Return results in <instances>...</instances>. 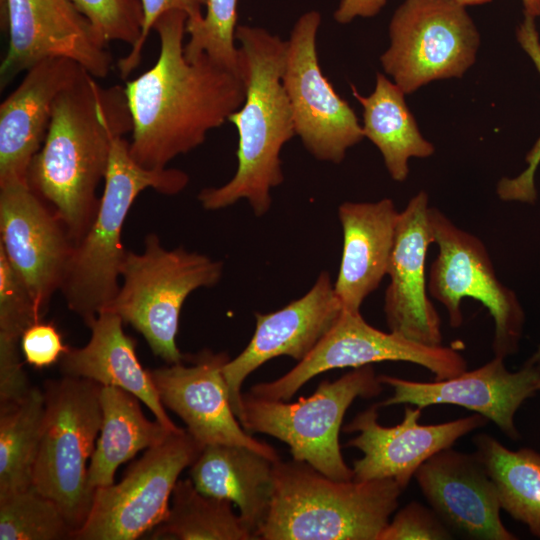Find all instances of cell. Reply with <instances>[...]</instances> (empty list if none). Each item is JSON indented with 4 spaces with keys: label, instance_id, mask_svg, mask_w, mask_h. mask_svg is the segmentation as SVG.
Here are the masks:
<instances>
[{
    "label": "cell",
    "instance_id": "1",
    "mask_svg": "<svg viewBox=\"0 0 540 540\" xmlns=\"http://www.w3.org/2000/svg\"><path fill=\"white\" fill-rule=\"evenodd\" d=\"M187 19L180 10L157 19L156 62L123 86L132 121L130 154L147 169H165L177 156L203 144L208 132L228 121L245 99L240 74L207 55L186 58Z\"/></svg>",
    "mask_w": 540,
    "mask_h": 540
},
{
    "label": "cell",
    "instance_id": "2",
    "mask_svg": "<svg viewBox=\"0 0 540 540\" xmlns=\"http://www.w3.org/2000/svg\"><path fill=\"white\" fill-rule=\"evenodd\" d=\"M132 131L124 87L81 75L56 98L46 138L27 173L28 186L51 208L76 244L97 213L112 137Z\"/></svg>",
    "mask_w": 540,
    "mask_h": 540
},
{
    "label": "cell",
    "instance_id": "3",
    "mask_svg": "<svg viewBox=\"0 0 540 540\" xmlns=\"http://www.w3.org/2000/svg\"><path fill=\"white\" fill-rule=\"evenodd\" d=\"M235 39L245 88L242 106L228 117L238 134L237 170L224 185L202 189L198 200L206 210H219L246 199L263 216L271 190L284 180L280 152L296 136L282 82L287 40L249 25H238Z\"/></svg>",
    "mask_w": 540,
    "mask_h": 540
},
{
    "label": "cell",
    "instance_id": "4",
    "mask_svg": "<svg viewBox=\"0 0 540 540\" xmlns=\"http://www.w3.org/2000/svg\"><path fill=\"white\" fill-rule=\"evenodd\" d=\"M403 489L393 479L336 480L301 461L273 466L262 540H378Z\"/></svg>",
    "mask_w": 540,
    "mask_h": 540
},
{
    "label": "cell",
    "instance_id": "5",
    "mask_svg": "<svg viewBox=\"0 0 540 540\" xmlns=\"http://www.w3.org/2000/svg\"><path fill=\"white\" fill-rule=\"evenodd\" d=\"M124 135L112 137L103 193L92 224L74 244L62 292L68 308L89 326L115 298L127 253L121 233L137 196L146 189L164 195L180 193L189 176L174 168L147 169L131 156Z\"/></svg>",
    "mask_w": 540,
    "mask_h": 540
},
{
    "label": "cell",
    "instance_id": "6",
    "mask_svg": "<svg viewBox=\"0 0 540 540\" xmlns=\"http://www.w3.org/2000/svg\"><path fill=\"white\" fill-rule=\"evenodd\" d=\"M222 273V261L182 246L167 250L151 233L142 253L127 250L122 283L104 311L138 331L154 355L167 364L179 363L185 357L176 344L182 306L193 291L215 286Z\"/></svg>",
    "mask_w": 540,
    "mask_h": 540
},
{
    "label": "cell",
    "instance_id": "7",
    "mask_svg": "<svg viewBox=\"0 0 540 540\" xmlns=\"http://www.w3.org/2000/svg\"><path fill=\"white\" fill-rule=\"evenodd\" d=\"M100 388L69 376L44 383L45 416L32 486L58 505L73 532L93 502L87 462L102 425Z\"/></svg>",
    "mask_w": 540,
    "mask_h": 540
},
{
    "label": "cell",
    "instance_id": "8",
    "mask_svg": "<svg viewBox=\"0 0 540 540\" xmlns=\"http://www.w3.org/2000/svg\"><path fill=\"white\" fill-rule=\"evenodd\" d=\"M372 365L354 368L335 381H322L307 398L289 403L242 396L238 417L249 433H263L286 443L293 460L309 464L336 480H351L353 469L343 459L339 433L344 415L358 398H372L383 390Z\"/></svg>",
    "mask_w": 540,
    "mask_h": 540
},
{
    "label": "cell",
    "instance_id": "9",
    "mask_svg": "<svg viewBox=\"0 0 540 540\" xmlns=\"http://www.w3.org/2000/svg\"><path fill=\"white\" fill-rule=\"evenodd\" d=\"M429 221L438 247L428 277L429 294L445 307L453 328L463 323V299L480 302L494 321V356L515 354L525 313L516 293L497 277L486 246L435 207L429 209Z\"/></svg>",
    "mask_w": 540,
    "mask_h": 540
},
{
    "label": "cell",
    "instance_id": "10",
    "mask_svg": "<svg viewBox=\"0 0 540 540\" xmlns=\"http://www.w3.org/2000/svg\"><path fill=\"white\" fill-rule=\"evenodd\" d=\"M389 37L380 62L405 94L434 80L462 77L480 45L466 6L456 0H404L391 18Z\"/></svg>",
    "mask_w": 540,
    "mask_h": 540
},
{
    "label": "cell",
    "instance_id": "11",
    "mask_svg": "<svg viewBox=\"0 0 540 540\" xmlns=\"http://www.w3.org/2000/svg\"><path fill=\"white\" fill-rule=\"evenodd\" d=\"M203 446L185 429L148 448L118 483L94 490L89 515L74 540H135L162 523L181 472Z\"/></svg>",
    "mask_w": 540,
    "mask_h": 540
},
{
    "label": "cell",
    "instance_id": "12",
    "mask_svg": "<svg viewBox=\"0 0 540 540\" xmlns=\"http://www.w3.org/2000/svg\"><path fill=\"white\" fill-rule=\"evenodd\" d=\"M382 361L420 365L435 380L454 377L467 368L454 348L424 345L394 332H383L362 317L360 311L343 309L336 323L314 349L290 371L271 382L252 386L250 393L272 400H290L313 377L337 368H357Z\"/></svg>",
    "mask_w": 540,
    "mask_h": 540
},
{
    "label": "cell",
    "instance_id": "13",
    "mask_svg": "<svg viewBox=\"0 0 540 540\" xmlns=\"http://www.w3.org/2000/svg\"><path fill=\"white\" fill-rule=\"evenodd\" d=\"M318 11L302 14L287 40L282 74L296 135L316 159L341 163L363 138L362 126L349 103L322 73L317 53Z\"/></svg>",
    "mask_w": 540,
    "mask_h": 540
},
{
    "label": "cell",
    "instance_id": "14",
    "mask_svg": "<svg viewBox=\"0 0 540 540\" xmlns=\"http://www.w3.org/2000/svg\"><path fill=\"white\" fill-rule=\"evenodd\" d=\"M0 27L8 35L1 90L49 58L73 60L95 78L107 77L112 69L107 45L71 0H0Z\"/></svg>",
    "mask_w": 540,
    "mask_h": 540
},
{
    "label": "cell",
    "instance_id": "15",
    "mask_svg": "<svg viewBox=\"0 0 540 540\" xmlns=\"http://www.w3.org/2000/svg\"><path fill=\"white\" fill-rule=\"evenodd\" d=\"M0 248L38 307L46 310L61 289L74 242L27 183L0 185Z\"/></svg>",
    "mask_w": 540,
    "mask_h": 540
},
{
    "label": "cell",
    "instance_id": "16",
    "mask_svg": "<svg viewBox=\"0 0 540 540\" xmlns=\"http://www.w3.org/2000/svg\"><path fill=\"white\" fill-rule=\"evenodd\" d=\"M229 360L225 352L203 350L189 355V364H184L183 359L149 372L164 407L183 420L187 432L203 447L244 446L277 461V451L252 437L233 410L223 374Z\"/></svg>",
    "mask_w": 540,
    "mask_h": 540
},
{
    "label": "cell",
    "instance_id": "17",
    "mask_svg": "<svg viewBox=\"0 0 540 540\" xmlns=\"http://www.w3.org/2000/svg\"><path fill=\"white\" fill-rule=\"evenodd\" d=\"M391 386L393 396L380 407L411 404L422 409L435 404H453L475 411L494 422L509 438H520L514 416L522 403L538 392L540 357L533 354L516 372L507 370L504 358L496 357L472 371L454 377L417 382L390 375L378 376Z\"/></svg>",
    "mask_w": 540,
    "mask_h": 540
},
{
    "label": "cell",
    "instance_id": "18",
    "mask_svg": "<svg viewBox=\"0 0 540 540\" xmlns=\"http://www.w3.org/2000/svg\"><path fill=\"white\" fill-rule=\"evenodd\" d=\"M379 407V403L373 404L344 427L346 433H359L346 446L363 453L353 463V479H393L403 490L427 459L488 422L477 413L441 424L421 425L418 420L422 408L407 406L401 423L385 427L378 422Z\"/></svg>",
    "mask_w": 540,
    "mask_h": 540
},
{
    "label": "cell",
    "instance_id": "19",
    "mask_svg": "<svg viewBox=\"0 0 540 540\" xmlns=\"http://www.w3.org/2000/svg\"><path fill=\"white\" fill-rule=\"evenodd\" d=\"M343 311L328 272L318 276L301 298L267 314L256 313L255 332L245 349L223 368L233 410L242 408L241 386L265 362L289 356L303 360L336 323Z\"/></svg>",
    "mask_w": 540,
    "mask_h": 540
},
{
    "label": "cell",
    "instance_id": "20",
    "mask_svg": "<svg viewBox=\"0 0 540 540\" xmlns=\"http://www.w3.org/2000/svg\"><path fill=\"white\" fill-rule=\"evenodd\" d=\"M425 191L413 196L399 213L387 276L384 313L391 332L412 341L442 345L440 316L429 298L425 265L434 244Z\"/></svg>",
    "mask_w": 540,
    "mask_h": 540
},
{
    "label": "cell",
    "instance_id": "21",
    "mask_svg": "<svg viewBox=\"0 0 540 540\" xmlns=\"http://www.w3.org/2000/svg\"><path fill=\"white\" fill-rule=\"evenodd\" d=\"M414 477L451 532L477 540L518 539L501 520L496 485L476 453L444 449L427 459Z\"/></svg>",
    "mask_w": 540,
    "mask_h": 540
},
{
    "label": "cell",
    "instance_id": "22",
    "mask_svg": "<svg viewBox=\"0 0 540 540\" xmlns=\"http://www.w3.org/2000/svg\"><path fill=\"white\" fill-rule=\"evenodd\" d=\"M67 58L43 60L25 72L0 105V185L27 183L31 161L46 138L58 95L84 71Z\"/></svg>",
    "mask_w": 540,
    "mask_h": 540
},
{
    "label": "cell",
    "instance_id": "23",
    "mask_svg": "<svg viewBox=\"0 0 540 540\" xmlns=\"http://www.w3.org/2000/svg\"><path fill=\"white\" fill-rule=\"evenodd\" d=\"M399 213L389 198L339 206L343 250L334 290L343 309L359 312L387 276Z\"/></svg>",
    "mask_w": 540,
    "mask_h": 540
},
{
    "label": "cell",
    "instance_id": "24",
    "mask_svg": "<svg viewBox=\"0 0 540 540\" xmlns=\"http://www.w3.org/2000/svg\"><path fill=\"white\" fill-rule=\"evenodd\" d=\"M123 323L119 315L102 311L88 326L91 336L87 344L68 347L60 358L61 373L128 391L165 427L173 431L182 429L166 413L149 370L137 358L136 341L124 332Z\"/></svg>",
    "mask_w": 540,
    "mask_h": 540
},
{
    "label": "cell",
    "instance_id": "25",
    "mask_svg": "<svg viewBox=\"0 0 540 540\" xmlns=\"http://www.w3.org/2000/svg\"><path fill=\"white\" fill-rule=\"evenodd\" d=\"M274 462L244 446L206 445L190 466V479L202 494L237 506L242 521L257 537L272 498Z\"/></svg>",
    "mask_w": 540,
    "mask_h": 540
},
{
    "label": "cell",
    "instance_id": "26",
    "mask_svg": "<svg viewBox=\"0 0 540 540\" xmlns=\"http://www.w3.org/2000/svg\"><path fill=\"white\" fill-rule=\"evenodd\" d=\"M99 398L102 425L88 467V485L92 490L113 484L115 472L121 464L177 432L158 420L147 419L140 400L128 391L101 386Z\"/></svg>",
    "mask_w": 540,
    "mask_h": 540
},
{
    "label": "cell",
    "instance_id": "27",
    "mask_svg": "<svg viewBox=\"0 0 540 540\" xmlns=\"http://www.w3.org/2000/svg\"><path fill=\"white\" fill-rule=\"evenodd\" d=\"M351 89L363 107L364 137L379 149L392 179L403 182L409 174L410 158H427L435 151L421 135L405 93L381 73H377L375 89L369 96L361 95L354 85Z\"/></svg>",
    "mask_w": 540,
    "mask_h": 540
},
{
    "label": "cell",
    "instance_id": "28",
    "mask_svg": "<svg viewBox=\"0 0 540 540\" xmlns=\"http://www.w3.org/2000/svg\"><path fill=\"white\" fill-rule=\"evenodd\" d=\"M474 444L501 508L540 538V454L531 448L510 450L487 434L476 435Z\"/></svg>",
    "mask_w": 540,
    "mask_h": 540
},
{
    "label": "cell",
    "instance_id": "29",
    "mask_svg": "<svg viewBox=\"0 0 540 540\" xmlns=\"http://www.w3.org/2000/svg\"><path fill=\"white\" fill-rule=\"evenodd\" d=\"M152 539L255 540L232 502L199 492L192 480H178L165 520L153 529Z\"/></svg>",
    "mask_w": 540,
    "mask_h": 540
},
{
    "label": "cell",
    "instance_id": "30",
    "mask_svg": "<svg viewBox=\"0 0 540 540\" xmlns=\"http://www.w3.org/2000/svg\"><path fill=\"white\" fill-rule=\"evenodd\" d=\"M44 416V392L35 386L20 402L0 405V494L32 486Z\"/></svg>",
    "mask_w": 540,
    "mask_h": 540
},
{
    "label": "cell",
    "instance_id": "31",
    "mask_svg": "<svg viewBox=\"0 0 540 540\" xmlns=\"http://www.w3.org/2000/svg\"><path fill=\"white\" fill-rule=\"evenodd\" d=\"M58 505L33 486L0 494V540L71 539Z\"/></svg>",
    "mask_w": 540,
    "mask_h": 540
},
{
    "label": "cell",
    "instance_id": "32",
    "mask_svg": "<svg viewBox=\"0 0 540 540\" xmlns=\"http://www.w3.org/2000/svg\"><path fill=\"white\" fill-rule=\"evenodd\" d=\"M238 0H206L203 19L186 26L189 41L184 53L189 61L207 55L227 69L240 73L235 32L238 26Z\"/></svg>",
    "mask_w": 540,
    "mask_h": 540
},
{
    "label": "cell",
    "instance_id": "33",
    "mask_svg": "<svg viewBox=\"0 0 540 540\" xmlns=\"http://www.w3.org/2000/svg\"><path fill=\"white\" fill-rule=\"evenodd\" d=\"M106 45L112 41L135 46L144 15L140 0H71Z\"/></svg>",
    "mask_w": 540,
    "mask_h": 540
},
{
    "label": "cell",
    "instance_id": "34",
    "mask_svg": "<svg viewBox=\"0 0 540 540\" xmlns=\"http://www.w3.org/2000/svg\"><path fill=\"white\" fill-rule=\"evenodd\" d=\"M517 40L540 74V37L533 16L524 13V20L517 28ZM525 161L527 166L519 175L498 182L496 192L501 200L531 205L537 201L535 174L540 164V137L526 154Z\"/></svg>",
    "mask_w": 540,
    "mask_h": 540
},
{
    "label": "cell",
    "instance_id": "35",
    "mask_svg": "<svg viewBox=\"0 0 540 540\" xmlns=\"http://www.w3.org/2000/svg\"><path fill=\"white\" fill-rule=\"evenodd\" d=\"M42 313L0 248V334L20 340Z\"/></svg>",
    "mask_w": 540,
    "mask_h": 540
},
{
    "label": "cell",
    "instance_id": "36",
    "mask_svg": "<svg viewBox=\"0 0 540 540\" xmlns=\"http://www.w3.org/2000/svg\"><path fill=\"white\" fill-rule=\"evenodd\" d=\"M412 539H452V532L433 510L419 502H411L395 514L378 540Z\"/></svg>",
    "mask_w": 540,
    "mask_h": 540
},
{
    "label": "cell",
    "instance_id": "37",
    "mask_svg": "<svg viewBox=\"0 0 540 540\" xmlns=\"http://www.w3.org/2000/svg\"><path fill=\"white\" fill-rule=\"evenodd\" d=\"M144 22L138 43L130 52L118 61V69L123 79L138 67L142 59V51L148 36L157 19L166 12L180 10L187 14L186 26H193L203 19V7L206 0H140Z\"/></svg>",
    "mask_w": 540,
    "mask_h": 540
},
{
    "label": "cell",
    "instance_id": "38",
    "mask_svg": "<svg viewBox=\"0 0 540 540\" xmlns=\"http://www.w3.org/2000/svg\"><path fill=\"white\" fill-rule=\"evenodd\" d=\"M69 346L53 323L36 322L20 338L25 361L36 369L49 367L60 360Z\"/></svg>",
    "mask_w": 540,
    "mask_h": 540
},
{
    "label": "cell",
    "instance_id": "39",
    "mask_svg": "<svg viewBox=\"0 0 540 540\" xmlns=\"http://www.w3.org/2000/svg\"><path fill=\"white\" fill-rule=\"evenodd\" d=\"M20 353L19 339L0 334V405L20 402L33 387Z\"/></svg>",
    "mask_w": 540,
    "mask_h": 540
},
{
    "label": "cell",
    "instance_id": "40",
    "mask_svg": "<svg viewBox=\"0 0 540 540\" xmlns=\"http://www.w3.org/2000/svg\"><path fill=\"white\" fill-rule=\"evenodd\" d=\"M467 5H481L492 0H456ZM386 0H341L334 12L336 20L342 24L351 22L355 17H372L380 12Z\"/></svg>",
    "mask_w": 540,
    "mask_h": 540
},
{
    "label": "cell",
    "instance_id": "41",
    "mask_svg": "<svg viewBox=\"0 0 540 540\" xmlns=\"http://www.w3.org/2000/svg\"><path fill=\"white\" fill-rule=\"evenodd\" d=\"M524 13H527L534 18L540 16V0H522Z\"/></svg>",
    "mask_w": 540,
    "mask_h": 540
},
{
    "label": "cell",
    "instance_id": "42",
    "mask_svg": "<svg viewBox=\"0 0 540 540\" xmlns=\"http://www.w3.org/2000/svg\"><path fill=\"white\" fill-rule=\"evenodd\" d=\"M536 356H539L540 357V345L539 347L537 348L536 352L534 353Z\"/></svg>",
    "mask_w": 540,
    "mask_h": 540
},
{
    "label": "cell",
    "instance_id": "43",
    "mask_svg": "<svg viewBox=\"0 0 540 540\" xmlns=\"http://www.w3.org/2000/svg\"><path fill=\"white\" fill-rule=\"evenodd\" d=\"M538 390L540 391V381H539V383H538Z\"/></svg>",
    "mask_w": 540,
    "mask_h": 540
},
{
    "label": "cell",
    "instance_id": "44",
    "mask_svg": "<svg viewBox=\"0 0 540 540\" xmlns=\"http://www.w3.org/2000/svg\"><path fill=\"white\" fill-rule=\"evenodd\" d=\"M539 45H540V41H539Z\"/></svg>",
    "mask_w": 540,
    "mask_h": 540
}]
</instances>
